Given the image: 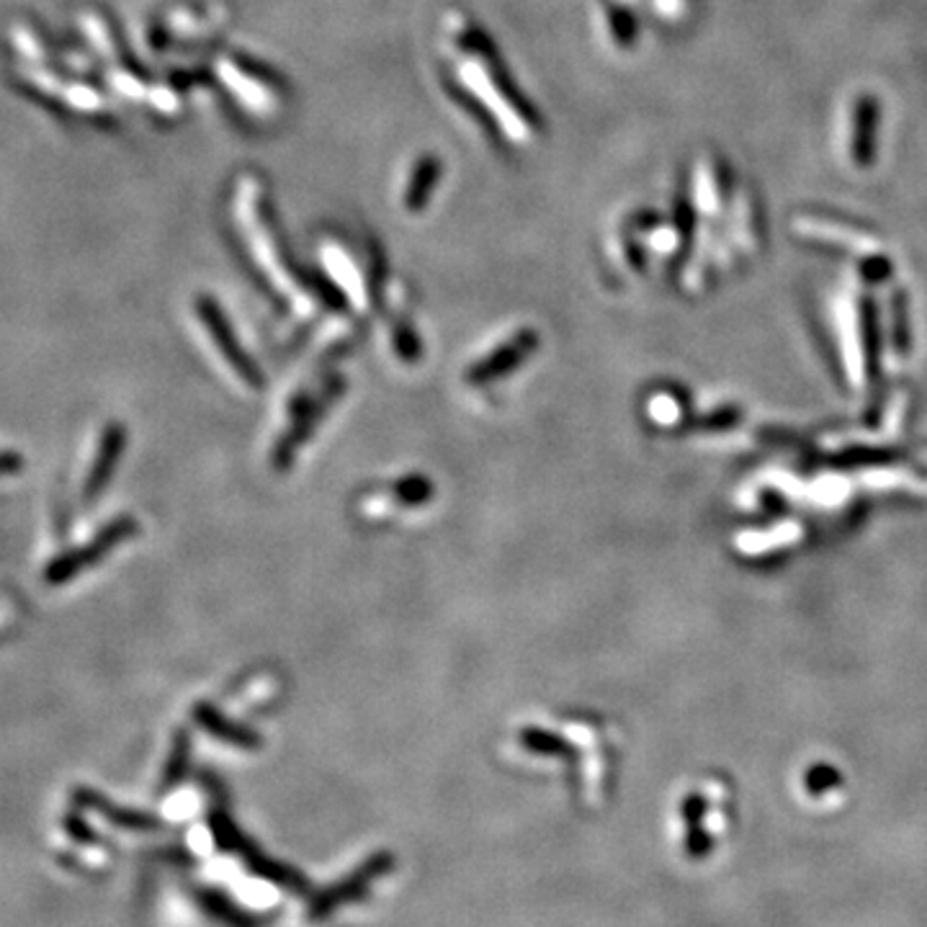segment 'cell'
Segmentation results:
<instances>
[{
    "instance_id": "8fae6325",
    "label": "cell",
    "mask_w": 927,
    "mask_h": 927,
    "mask_svg": "<svg viewBox=\"0 0 927 927\" xmlns=\"http://www.w3.org/2000/svg\"><path fill=\"white\" fill-rule=\"evenodd\" d=\"M189 750H191V739L189 735H183V731H178L176 735V742H173V750H170V766H168V780L173 784V780L181 776L183 768H186V760H189Z\"/></svg>"
},
{
    "instance_id": "52a82bcc",
    "label": "cell",
    "mask_w": 927,
    "mask_h": 927,
    "mask_svg": "<svg viewBox=\"0 0 927 927\" xmlns=\"http://www.w3.org/2000/svg\"><path fill=\"white\" fill-rule=\"evenodd\" d=\"M193 719H197L199 727H205L211 737L222 739V742H227V745L246 747V750H258V747H260V737L256 735L253 729H248L238 721L222 717L219 709H215L211 704L193 706Z\"/></svg>"
},
{
    "instance_id": "ba28073f",
    "label": "cell",
    "mask_w": 927,
    "mask_h": 927,
    "mask_svg": "<svg viewBox=\"0 0 927 927\" xmlns=\"http://www.w3.org/2000/svg\"><path fill=\"white\" fill-rule=\"evenodd\" d=\"M438 176H441V166H438L436 158H426L418 162V168H415V173L408 181V193H405V205H408V211H420L422 207H426L430 193L436 191Z\"/></svg>"
},
{
    "instance_id": "6da1fadb",
    "label": "cell",
    "mask_w": 927,
    "mask_h": 927,
    "mask_svg": "<svg viewBox=\"0 0 927 927\" xmlns=\"http://www.w3.org/2000/svg\"><path fill=\"white\" fill-rule=\"evenodd\" d=\"M451 42H457V54H459V78L461 86L475 96V99L498 113L500 127L506 129V134L514 137V140H531L534 129V113L528 109L526 101L508 86V78L502 68L498 64V57L492 54L490 47L477 31H457L451 27Z\"/></svg>"
},
{
    "instance_id": "3957f363",
    "label": "cell",
    "mask_w": 927,
    "mask_h": 927,
    "mask_svg": "<svg viewBox=\"0 0 927 927\" xmlns=\"http://www.w3.org/2000/svg\"><path fill=\"white\" fill-rule=\"evenodd\" d=\"M340 389H343L340 385H330L328 389H322V395L299 397V400L291 405V426L287 436L276 446V467H287V464H291L297 449L312 436L317 422L322 420L325 410H328V405H332V400L340 395Z\"/></svg>"
},
{
    "instance_id": "30bf717a",
    "label": "cell",
    "mask_w": 927,
    "mask_h": 927,
    "mask_svg": "<svg viewBox=\"0 0 927 927\" xmlns=\"http://www.w3.org/2000/svg\"><path fill=\"white\" fill-rule=\"evenodd\" d=\"M524 745L534 752H551V755L567 752V745H562V739L549 735V731H544V729H526Z\"/></svg>"
},
{
    "instance_id": "277c9868",
    "label": "cell",
    "mask_w": 927,
    "mask_h": 927,
    "mask_svg": "<svg viewBox=\"0 0 927 927\" xmlns=\"http://www.w3.org/2000/svg\"><path fill=\"white\" fill-rule=\"evenodd\" d=\"M199 317H201V322L207 325L211 338H215L219 351H222L227 361H230L232 369L238 371V377L246 379L248 385H253V387L263 385V373H260L258 363L240 348L238 338H235V332L230 328V322L225 320L222 309L211 302V299H199Z\"/></svg>"
},
{
    "instance_id": "7c38bea8",
    "label": "cell",
    "mask_w": 927,
    "mask_h": 927,
    "mask_svg": "<svg viewBox=\"0 0 927 927\" xmlns=\"http://www.w3.org/2000/svg\"><path fill=\"white\" fill-rule=\"evenodd\" d=\"M395 343H397V351H400L402 359H408V361L420 359V343H418V338H415V332L410 328L400 325V328L395 330Z\"/></svg>"
},
{
    "instance_id": "4fadbf2b",
    "label": "cell",
    "mask_w": 927,
    "mask_h": 927,
    "mask_svg": "<svg viewBox=\"0 0 927 927\" xmlns=\"http://www.w3.org/2000/svg\"><path fill=\"white\" fill-rule=\"evenodd\" d=\"M21 467H23V459L19 457V453L0 451V477L13 475V471H19Z\"/></svg>"
},
{
    "instance_id": "7a4b0ae2",
    "label": "cell",
    "mask_w": 927,
    "mask_h": 927,
    "mask_svg": "<svg viewBox=\"0 0 927 927\" xmlns=\"http://www.w3.org/2000/svg\"><path fill=\"white\" fill-rule=\"evenodd\" d=\"M134 534H137V520L132 516H121L117 520H111V524L106 526L91 544L72 549L68 551V555L57 557L54 562L47 565L44 580L50 585L70 582L76 575L86 572V569H91L93 565H99L111 549H117L121 541L132 539Z\"/></svg>"
},
{
    "instance_id": "5b68a950",
    "label": "cell",
    "mask_w": 927,
    "mask_h": 927,
    "mask_svg": "<svg viewBox=\"0 0 927 927\" xmlns=\"http://www.w3.org/2000/svg\"><path fill=\"white\" fill-rule=\"evenodd\" d=\"M536 346H539V336H536L534 330L518 332V336L510 338L506 346H500L498 351L487 356V359H482L477 366H471L467 373V381L469 385L482 387V385H490V381L502 379L506 373L518 369V366L534 353Z\"/></svg>"
},
{
    "instance_id": "8992f818",
    "label": "cell",
    "mask_w": 927,
    "mask_h": 927,
    "mask_svg": "<svg viewBox=\"0 0 927 927\" xmlns=\"http://www.w3.org/2000/svg\"><path fill=\"white\" fill-rule=\"evenodd\" d=\"M124 449H127V428L119 426V422H111V426L103 430V436L99 441V451H96V459L91 464V475H88L83 485V498L88 506H93V502L101 498V492L106 490V487H109Z\"/></svg>"
},
{
    "instance_id": "9c48e42d",
    "label": "cell",
    "mask_w": 927,
    "mask_h": 927,
    "mask_svg": "<svg viewBox=\"0 0 927 927\" xmlns=\"http://www.w3.org/2000/svg\"><path fill=\"white\" fill-rule=\"evenodd\" d=\"M397 490V500H402L405 506H420V502H426L430 498V492H433V487L426 477H405L400 482L395 485Z\"/></svg>"
}]
</instances>
